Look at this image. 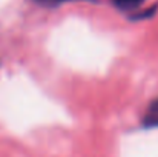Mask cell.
I'll list each match as a JSON object with an SVG mask.
<instances>
[{"label": "cell", "instance_id": "cell-1", "mask_svg": "<svg viewBox=\"0 0 158 157\" xmlns=\"http://www.w3.org/2000/svg\"><path fill=\"white\" fill-rule=\"evenodd\" d=\"M144 128H158V99L152 100L143 116Z\"/></svg>", "mask_w": 158, "mask_h": 157}, {"label": "cell", "instance_id": "cell-2", "mask_svg": "<svg viewBox=\"0 0 158 157\" xmlns=\"http://www.w3.org/2000/svg\"><path fill=\"white\" fill-rule=\"evenodd\" d=\"M144 0H112V3L121 11H131L138 8Z\"/></svg>", "mask_w": 158, "mask_h": 157}, {"label": "cell", "instance_id": "cell-3", "mask_svg": "<svg viewBox=\"0 0 158 157\" xmlns=\"http://www.w3.org/2000/svg\"><path fill=\"white\" fill-rule=\"evenodd\" d=\"M35 5L39 6H43V8H57L63 3H68V2H77V0H32Z\"/></svg>", "mask_w": 158, "mask_h": 157}, {"label": "cell", "instance_id": "cell-4", "mask_svg": "<svg viewBox=\"0 0 158 157\" xmlns=\"http://www.w3.org/2000/svg\"><path fill=\"white\" fill-rule=\"evenodd\" d=\"M155 12H157V6H151V8H148L146 11H140V12H137V14L129 15V19H132V20H143V19L152 17Z\"/></svg>", "mask_w": 158, "mask_h": 157}]
</instances>
